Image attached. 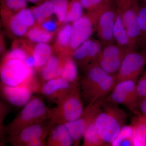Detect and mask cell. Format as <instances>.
Returning a JSON list of instances; mask_svg holds the SVG:
<instances>
[{
    "label": "cell",
    "mask_w": 146,
    "mask_h": 146,
    "mask_svg": "<svg viewBox=\"0 0 146 146\" xmlns=\"http://www.w3.org/2000/svg\"><path fill=\"white\" fill-rule=\"evenodd\" d=\"M83 71L84 74L80 85L82 98L88 104L105 98L117 83L116 76L106 72L97 62L89 65Z\"/></svg>",
    "instance_id": "cell-1"
},
{
    "label": "cell",
    "mask_w": 146,
    "mask_h": 146,
    "mask_svg": "<svg viewBox=\"0 0 146 146\" xmlns=\"http://www.w3.org/2000/svg\"><path fill=\"white\" fill-rule=\"evenodd\" d=\"M36 71L29 68L23 60L11 57L6 53L1 61V83L10 86L26 85L34 93L39 92L41 84L37 79Z\"/></svg>",
    "instance_id": "cell-2"
},
{
    "label": "cell",
    "mask_w": 146,
    "mask_h": 146,
    "mask_svg": "<svg viewBox=\"0 0 146 146\" xmlns=\"http://www.w3.org/2000/svg\"><path fill=\"white\" fill-rule=\"evenodd\" d=\"M127 114L117 104L104 98L101 109L95 118L97 130L105 146L111 145L125 125Z\"/></svg>",
    "instance_id": "cell-3"
},
{
    "label": "cell",
    "mask_w": 146,
    "mask_h": 146,
    "mask_svg": "<svg viewBox=\"0 0 146 146\" xmlns=\"http://www.w3.org/2000/svg\"><path fill=\"white\" fill-rule=\"evenodd\" d=\"M48 110L40 97H32L14 119L5 126L6 134L16 135L28 127L48 119Z\"/></svg>",
    "instance_id": "cell-4"
},
{
    "label": "cell",
    "mask_w": 146,
    "mask_h": 146,
    "mask_svg": "<svg viewBox=\"0 0 146 146\" xmlns=\"http://www.w3.org/2000/svg\"><path fill=\"white\" fill-rule=\"evenodd\" d=\"M82 98L80 85L63 97L53 108L49 109L48 119L55 125L76 121L84 109Z\"/></svg>",
    "instance_id": "cell-5"
},
{
    "label": "cell",
    "mask_w": 146,
    "mask_h": 146,
    "mask_svg": "<svg viewBox=\"0 0 146 146\" xmlns=\"http://www.w3.org/2000/svg\"><path fill=\"white\" fill-rule=\"evenodd\" d=\"M86 13L94 23L95 30L103 47L115 44L113 29L118 12L115 2L110 0L99 9Z\"/></svg>",
    "instance_id": "cell-6"
},
{
    "label": "cell",
    "mask_w": 146,
    "mask_h": 146,
    "mask_svg": "<svg viewBox=\"0 0 146 146\" xmlns=\"http://www.w3.org/2000/svg\"><path fill=\"white\" fill-rule=\"evenodd\" d=\"M139 0H115V4L118 14L121 19L131 42L138 47L139 30L138 16L140 10Z\"/></svg>",
    "instance_id": "cell-7"
},
{
    "label": "cell",
    "mask_w": 146,
    "mask_h": 146,
    "mask_svg": "<svg viewBox=\"0 0 146 146\" xmlns=\"http://www.w3.org/2000/svg\"><path fill=\"white\" fill-rule=\"evenodd\" d=\"M146 65V50L130 51L123 59L117 74V82L127 80H138Z\"/></svg>",
    "instance_id": "cell-8"
},
{
    "label": "cell",
    "mask_w": 146,
    "mask_h": 146,
    "mask_svg": "<svg viewBox=\"0 0 146 146\" xmlns=\"http://www.w3.org/2000/svg\"><path fill=\"white\" fill-rule=\"evenodd\" d=\"M104 98L88 104L78 119L65 124L72 139L74 145H79L86 128L100 111Z\"/></svg>",
    "instance_id": "cell-9"
},
{
    "label": "cell",
    "mask_w": 146,
    "mask_h": 146,
    "mask_svg": "<svg viewBox=\"0 0 146 146\" xmlns=\"http://www.w3.org/2000/svg\"><path fill=\"white\" fill-rule=\"evenodd\" d=\"M54 125L52 122L47 119L25 128L16 135L9 136L8 141L12 146H26L35 140L46 139Z\"/></svg>",
    "instance_id": "cell-10"
},
{
    "label": "cell",
    "mask_w": 146,
    "mask_h": 146,
    "mask_svg": "<svg viewBox=\"0 0 146 146\" xmlns=\"http://www.w3.org/2000/svg\"><path fill=\"white\" fill-rule=\"evenodd\" d=\"M127 52L116 44L104 46L97 58V64L106 72L116 76Z\"/></svg>",
    "instance_id": "cell-11"
},
{
    "label": "cell",
    "mask_w": 146,
    "mask_h": 146,
    "mask_svg": "<svg viewBox=\"0 0 146 146\" xmlns=\"http://www.w3.org/2000/svg\"><path fill=\"white\" fill-rule=\"evenodd\" d=\"M79 86L80 82H71L57 77L41 84L39 92L50 101L56 104L68 93Z\"/></svg>",
    "instance_id": "cell-12"
},
{
    "label": "cell",
    "mask_w": 146,
    "mask_h": 146,
    "mask_svg": "<svg viewBox=\"0 0 146 146\" xmlns=\"http://www.w3.org/2000/svg\"><path fill=\"white\" fill-rule=\"evenodd\" d=\"M103 46L100 40L89 39L76 49L72 57L83 70L89 65L96 62Z\"/></svg>",
    "instance_id": "cell-13"
},
{
    "label": "cell",
    "mask_w": 146,
    "mask_h": 146,
    "mask_svg": "<svg viewBox=\"0 0 146 146\" xmlns=\"http://www.w3.org/2000/svg\"><path fill=\"white\" fill-rule=\"evenodd\" d=\"M72 25L70 49L72 54L76 49L90 39L95 28L93 21L86 13Z\"/></svg>",
    "instance_id": "cell-14"
},
{
    "label": "cell",
    "mask_w": 146,
    "mask_h": 146,
    "mask_svg": "<svg viewBox=\"0 0 146 146\" xmlns=\"http://www.w3.org/2000/svg\"><path fill=\"white\" fill-rule=\"evenodd\" d=\"M1 93L4 99L11 105L17 107L24 106L31 98L34 93L26 85L10 86L1 83Z\"/></svg>",
    "instance_id": "cell-15"
},
{
    "label": "cell",
    "mask_w": 146,
    "mask_h": 146,
    "mask_svg": "<svg viewBox=\"0 0 146 146\" xmlns=\"http://www.w3.org/2000/svg\"><path fill=\"white\" fill-rule=\"evenodd\" d=\"M0 16L4 33L9 38L13 40L25 38L29 29L18 21L14 13L0 9Z\"/></svg>",
    "instance_id": "cell-16"
},
{
    "label": "cell",
    "mask_w": 146,
    "mask_h": 146,
    "mask_svg": "<svg viewBox=\"0 0 146 146\" xmlns=\"http://www.w3.org/2000/svg\"><path fill=\"white\" fill-rule=\"evenodd\" d=\"M72 24H65L58 31L53 45L54 52L62 58L72 56L70 42Z\"/></svg>",
    "instance_id": "cell-17"
},
{
    "label": "cell",
    "mask_w": 146,
    "mask_h": 146,
    "mask_svg": "<svg viewBox=\"0 0 146 146\" xmlns=\"http://www.w3.org/2000/svg\"><path fill=\"white\" fill-rule=\"evenodd\" d=\"M48 146H71L72 139L65 124L56 125L51 129L46 141Z\"/></svg>",
    "instance_id": "cell-18"
},
{
    "label": "cell",
    "mask_w": 146,
    "mask_h": 146,
    "mask_svg": "<svg viewBox=\"0 0 146 146\" xmlns=\"http://www.w3.org/2000/svg\"><path fill=\"white\" fill-rule=\"evenodd\" d=\"M62 61L63 58L54 52L44 67L37 73L39 74L42 82V84L59 77Z\"/></svg>",
    "instance_id": "cell-19"
},
{
    "label": "cell",
    "mask_w": 146,
    "mask_h": 146,
    "mask_svg": "<svg viewBox=\"0 0 146 146\" xmlns=\"http://www.w3.org/2000/svg\"><path fill=\"white\" fill-rule=\"evenodd\" d=\"M113 36L115 44L127 51L136 50L131 42L121 19L118 14L114 25Z\"/></svg>",
    "instance_id": "cell-20"
},
{
    "label": "cell",
    "mask_w": 146,
    "mask_h": 146,
    "mask_svg": "<svg viewBox=\"0 0 146 146\" xmlns=\"http://www.w3.org/2000/svg\"><path fill=\"white\" fill-rule=\"evenodd\" d=\"M53 45L46 43H35L33 57L35 60L36 73L41 70L54 54Z\"/></svg>",
    "instance_id": "cell-21"
},
{
    "label": "cell",
    "mask_w": 146,
    "mask_h": 146,
    "mask_svg": "<svg viewBox=\"0 0 146 146\" xmlns=\"http://www.w3.org/2000/svg\"><path fill=\"white\" fill-rule=\"evenodd\" d=\"M104 99L115 104L124 106L135 115L140 113L138 109V102L134 100L122 91L113 89L110 95L104 98Z\"/></svg>",
    "instance_id": "cell-22"
},
{
    "label": "cell",
    "mask_w": 146,
    "mask_h": 146,
    "mask_svg": "<svg viewBox=\"0 0 146 146\" xmlns=\"http://www.w3.org/2000/svg\"><path fill=\"white\" fill-rule=\"evenodd\" d=\"M133 129L134 145L146 146V118L138 114L131 120L130 125Z\"/></svg>",
    "instance_id": "cell-23"
},
{
    "label": "cell",
    "mask_w": 146,
    "mask_h": 146,
    "mask_svg": "<svg viewBox=\"0 0 146 146\" xmlns=\"http://www.w3.org/2000/svg\"><path fill=\"white\" fill-rule=\"evenodd\" d=\"M58 31H47L37 24L29 30L25 38L34 43L50 44L54 42Z\"/></svg>",
    "instance_id": "cell-24"
},
{
    "label": "cell",
    "mask_w": 146,
    "mask_h": 146,
    "mask_svg": "<svg viewBox=\"0 0 146 146\" xmlns=\"http://www.w3.org/2000/svg\"><path fill=\"white\" fill-rule=\"evenodd\" d=\"M78 66L72 56L63 58L58 77L71 82H78Z\"/></svg>",
    "instance_id": "cell-25"
},
{
    "label": "cell",
    "mask_w": 146,
    "mask_h": 146,
    "mask_svg": "<svg viewBox=\"0 0 146 146\" xmlns=\"http://www.w3.org/2000/svg\"><path fill=\"white\" fill-rule=\"evenodd\" d=\"M36 23H42L54 15L50 0H46L39 5H35L30 8Z\"/></svg>",
    "instance_id": "cell-26"
},
{
    "label": "cell",
    "mask_w": 146,
    "mask_h": 146,
    "mask_svg": "<svg viewBox=\"0 0 146 146\" xmlns=\"http://www.w3.org/2000/svg\"><path fill=\"white\" fill-rule=\"evenodd\" d=\"M95 118L86 128L84 134V146H105L97 130Z\"/></svg>",
    "instance_id": "cell-27"
},
{
    "label": "cell",
    "mask_w": 146,
    "mask_h": 146,
    "mask_svg": "<svg viewBox=\"0 0 146 146\" xmlns=\"http://www.w3.org/2000/svg\"><path fill=\"white\" fill-rule=\"evenodd\" d=\"M138 27L139 30L138 47L146 50V3L140 5L138 16Z\"/></svg>",
    "instance_id": "cell-28"
},
{
    "label": "cell",
    "mask_w": 146,
    "mask_h": 146,
    "mask_svg": "<svg viewBox=\"0 0 146 146\" xmlns=\"http://www.w3.org/2000/svg\"><path fill=\"white\" fill-rule=\"evenodd\" d=\"M111 146H135L133 138V129L131 125H125L123 127L117 138L111 144Z\"/></svg>",
    "instance_id": "cell-29"
},
{
    "label": "cell",
    "mask_w": 146,
    "mask_h": 146,
    "mask_svg": "<svg viewBox=\"0 0 146 146\" xmlns=\"http://www.w3.org/2000/svg\"><path fill=\"white\" fill-rule=\"evenodd\" d=\"M84 8L80 0H70L64 24H72L84 15Z\"/></svg>",
    "instance_id": "cell-30"
},
{
    "label": "cell",
    "mask_w": 146,
    "mask_h": 146,
    "mask_svg": "<svg viewBox=\"0 0 146 146\" xmlns=\"http://www.w3.org/2000/svg\"><path fill=\"white\" fill-rule=\"evenodd\" d=\"M137 81L138 80H132L119 81L116 83L113 89L124 91L134 100L138 102L139 98L137 92Z\"/></svg>",
    "instance_id": "cell-31"
},
{
    "label": "cell",
    "mask_w": 146,
    "mask_h": 146,
    "mask_svg": "<svg viewBox=\"0 0 146 146\" xmlns=\"http://www.w3.org/2000/svg\"><path fill=\"white\" fill-rule=\"evenodd\" d=\"M54 16L60 26L64 25L68 6L70 0H50Z\"/></svg>",
    "instance_id": "cell-32"
},
{
    "label": "cell",
    "mask_w": 146,
    "mask_h": 146,
    "mask_svg": "<svg viewBox=\"0 0 146 146\" xmlns=\"http://www.w3.org/2000/svg\"><path fill=\"white\" fill-rule=\"evenodd\" d=\"M28 0H0V9L12 13L27 6Z\"/></svg>",
    "instance_id": "cell-33"
},
{
    "label": "cell",
    "mask_w": 146,
    "mask_h": 146,
    "mask_svg": "<svg viewBox=\"0 0 146 146\" xmlns=\"http://www.w3.org/2000/svg\"><path fill=\"white\" fill-rule=\"evenodd\" d=\"M14 14L18 21L29 29L37 24L30 8L23 9Z\"/></svg>",
    "instance_id": "cell-34"
},
{
    "label": "cell",
    "mask_w": 146,
    "mask_h": 146,
    "mask_svg": "<svg viewBox=\"0 0 146 146\" xmlns=\"http://www.w3.org/2000/svg\"><path fill=\"white\" fill-rule=\"evenodd\" d=\"M110 1L107 0H80L84 9L86 12L93 11L103 6Z\"/></svg>",
    "instance_id": "cell-35"
},
{
    "label": "cell",
    "mask_w": 146,
    "mask_h": 146,
    "mask_svg": "<svg viewBox=\"0 0 146 146\" xmlns=\"http://www.w3.org/2000/svg\"><path fill=\"white\" fill-rule=\"evenodd\" d=\"M39 25L47 31L51 32L57 31L61 27L56 18H54L53 16Z\"/></svg>",
    "instance_id": "cell-36"
},
{
    "label": "cell",
    "mask_w": 146,
    "mask_h": 146,
    "mask_svg": "<svg viewBox=\"0 0 146 146\" xmlns=\"http://www.w3.org/2000/svg\"><path fill=\"white\" fill-rule=\"evenodd\" d=\"M9 108L8 106L3 102H1V138L2 139V144L4 142V135L5 133V127L4 125L3 120L6 115L8 114Z\"/></svg>",
    "instance_id": "cell-37"
},
{
    "label": "cell",
    "mask_w": 146,
    "mask_h": 146,
    "mask_svg": "<svg viewBox=\"0 0 146 146\" xmlns=\"http://www.w3.org/2000/svg\"><path fill=\"white\" fill-rule=\"evenodd\" d=\"M137 89L139 99L146 97V68L137 81Z\"/></svg>",
    "instance_id": "cell-38"
},
{
    "label": "cell",
    "mask_w": 146,
    "mask_h": 146,
    "mask_svg": "<svg viewBox=\"0 0 146 146\" xmlns=\"http://www.w3.org/2000/svg\"><path fill=\"white\" fill-rule=\"evenodd\" d=\"M138 109V112L141 115H146V97L139 99Z\"/></svg>",
    "instance_id": "cell-39"
},
{
    "label": "cell",
    "mask_w": 146,
    "mask_h": 146,
    "mask_svg": "<svg viewBox=\"0 0 146 146\" xmlns=\"http://www.w3.org/2000/svg\"><path fill=\"white\" fill-rule=\"evenodd\" d=\"M5 35L3 32L1 31L0 33V54L1 56H3L6 53V43L5 39Z\"/></svg>",
    "instance_id": "cell-40"
},
{
    "label": "cell",
    "mask_w": 146,
    "mask_h": 146,
    "mask_svg": "<svg viewBox=\"0 0 146 146\" xmlns=\"http://www.w3.org/2000/svg\"><path fill=\"white\" fill-rule=\"evenodd\" d=\"M47 146L46 139H39L35 140L29 143L26 146Z\"/></svg>",
    "instance_id": "cell-41"
},
{
    "label": "cell",
    "mask_w": 146,
    "mask_h": 146,
    "mask_svg": "<svg viewBox=\"0 0 146 146\" xmlns=\"http://www.w3.org/2000/svg\"><path fill=\"white\" fill-rule=\"evenodd\" d=\"M46 0H28L29 2L35 5H39Z\"/></svg>",
    "instance_id": "cell-42"
},
{
    "label": "cell",
    "mask_w": 146,
    "mask_h": 146,
    "mask_svg": "<svg viewBox=\"0 0 146 146\" xmlns=\"http://www.w3.org/2000/svg\"><path fill=\"white\" fill-rule=\"evenodd\" d=\"M141 1L142 3H146V0H139Z\"/></svg>",
    "instance_id": "cell-43"
},
{
    "label": "cell",
    "mask_w": 146,
    "mask_h": 146,
    "mask_svg": "<svg viewBox=\"0 0 146 146\" xmlns=\"http://www.w3.org/2000/svg\"><path fill=\"white\" fill-rule=\"evenodd\" d=\"M144 116H145V117L146 118V115H144Z\"/></svg>",
    "instance_id": "cell-44"
}]
</instances>
